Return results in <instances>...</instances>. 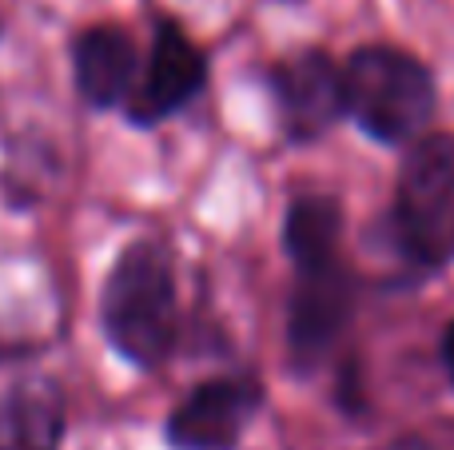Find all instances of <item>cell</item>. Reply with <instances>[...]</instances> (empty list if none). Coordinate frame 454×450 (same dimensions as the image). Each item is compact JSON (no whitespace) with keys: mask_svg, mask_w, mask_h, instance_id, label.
<instances>
[{"mask_svg":"<svg viewBox=\"0 0 454 450\" xmlns=\"http://www.w3.org/2000/svg\"><path fill=\"white\" fill-rule=\"evenodd\" d=\"M100 323L112 351L132 367H160L176 343L180 299L164 244L136 239L112 263L100 295Z\"/></svg>","mask_w":454,"mask_h":450,"instance_id":"1","label":"cell"},{"mask_svg":"<svg viewBox=\"0 0 454 450\" xmlns=\"http://www.w3.org/2000/svg\"><path fill=\"white\" fill-rule=\"evenodd\" d=\"M343 108L379 144H411L434 112V76L395 44H367L343 64Z\"/></svg>","mask_w":454,"mask_h":450,"instance_id":"2","label":"cell"},{"mask_svg":"<svg viewBox=\"0 0 454 450\" xmlns=\"http://www.w3.org/2000/svg\"><path fill=\"white\" fill-rule=\"evenodd\" d=\"M359 279L343 260L303 268L287 307V355L299 375H311L327 363L335 343L355 319Z\"/></svg>","mask_w":454,"mask_h":450,"instance_id":"3","label":"cell"},{"mask_svg":"<svg viewBox=\"0 0 454 450\" xmlns=\"http://www.w3.org/2000/svg\"><path fill=\"white\" fill-rule=\"evenodd\" d=\"M207 84V56L176 20H160L152 36L148 68L128 92V120L136 128H156L180 108H188Z\"/></svg>","mask_w":454,"mask_h":450,"instance_id":"4","label":"cell"},{"mask_svg":"<svg viewBox=\"0 0 454 450\" xmlns=\"http://www.w3.org/2000/svg\"><path fill=\"white\" fill-rule=\"evenodd\" d=\"M263 411V387L247 375L207 379L168 415L172 450H235L255 415Z\"/></svg>","mask_w":454,"mask_h":450,"instance_id":"5","label":"cell"},{"mask_svg":"<svg viewBox=\"0 0 454 450\" xmlns=\"http://www.w3.org/2000/svg\"><path fill=\"white\" fill-rule=\"evenodd\" d=\"M271 96L279 112V128L287 140H319L343 116V68L319 48L291 56L271 68Z\"/></svg>","mask_w":454,"mask_h":450,"instance_id":"6","label":"cell"},{"mask_svg":"<svg viewBox=\"0 0 454 450\" xmlns=\"http://www.w3.org/2000/svg\"><path fill=\"white\" fill-rule=\"evenodd\" d=\"M72 72L76 92L92 108H116L128 100L136 76H140V52L136 40L116 24H96L80 32L72 44Z\"/></svg>","mask_w":454,"mask_h":450,"instance_id":"7","label":"cell"},{"mask_svg":"<svg viewBox=\"0 0 454 450\" xmlns=\"http://www.w3.org/2000/svg\"><path fill=\"white\" fill-rule=\"evenodd\" d=\"M64 395L52 379H24L0 395V450H60Z\"/></svg>","mask_w":454,"mask_h":450,"instance_id":"8","label":"cell"},{"mask_svg":"<svg viewBox=\"0 0 454 450\" xmlns=\"http://www.w3.org/2000/svg\"><path fill=\"white\" fill-rule=\"evenodd\" d=\"M387 231L395 252L423 271L454 260V204H391Z\"/></svg>","mask_w":454,"mask_h":450,"instance_id":"9","label":"cell"},{"mask_svg":"<svg viewBox=\"0 0 454 450\" xmlns=\"http://www.w3.org/2000/svg\"><path fill=\"white\" fill-rule=\"evenodd\" d=\"M339 236H343V207H339L335 196L303 191V196L291 199L287 220H283V247H287L295 271L343 260L339 255Z\"/></svg>","mask_w":454,"mask_h":450,"instance_id":"10","label":"cell"},{"mask_svg":"<svg viewBox=\"0 0 454 450\" xmlns=\"http://www.w3.org/2000/svg\"><path fill=\"white\" fill-rule=\"evenodd\" d=\"M395 204H454V136H419L403 159Z\"/></svg>","mask_w":454,"mask_h":450,"instance_id":"11","label":"cell"},{"mask_svg":"<svg viewBox=\"0 0 454 450\" xmlns=\"http://www.w3.org/2000/svg\"><path fill=\"white\" fill-rule=\"evenodd\" d=\"M339 403L347 407V411H359V363H347L343 367V379H339Z\"/></svg>","mask_w":454,"mask_h":450,"instance_id":"12","label":"cell"},{"mask_svg":"<svg viewBox=\"0 0 454 450\" xmlns=\"http://www.w3.org/2000/svg\"><path fill=\"white\" fill-rule=\"evenodd\" d=\"M387 450H442L434 438H427V435H403V438H395Z\"/></svg>","mask_w":454,"mask_h":450,"instance_id":"13","label":"cell"},{"mask_svg":"<svg viewBox=\"0 0 454 450\" xmlns=\"http://www.w3.org/2000/svg\"><path fill=\"white\" fill-rule=\"evenodd\" d=\"M442 363H447V371H450V383H454V323L442 331Z\"/></svg>","mask_w":454,"mask_h":450,"instance_id":"14","label":"cell"}]
</instances>
